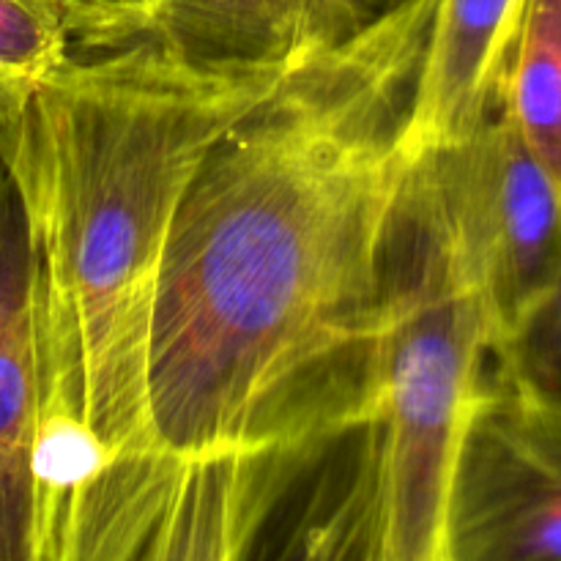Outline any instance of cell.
Masks as SVG:
<instances>
[{"instance_id": "obj_12", "label": "cell", "mask_w": 561, "mask_h": 561, "mask_svg": "<svg viewBox=\"0 0 561 561\" xmlns=\"http://www.w3.org/2000/svg\"><path fill=\"white\" fill-rule=\"evenodd\" d=\"M71 0H0V124L69 60Z\"/></svg>"}, {"instance_id": "obj_4", "label": "cell", "mask_w": 561, "mask_h": 561, "mask_svg": "<svg viewBox=\"0 0 561 561\" xmlns=\"http://www.w3.org/2000/svg\"><path fill=\"white\" fill-rule=\"evenodd\" d=\"M422 157L496 351L561 277V190L499 104L463 140Z\"/></svg>"}, {"instance_id": "obj_7", "label": "cell", "mask_w": 561, "mask_h": 561, "mask_svg": "<svg viewBox=\"0 0 561 561\" xmlns=\"http://www.w3.org/2000/svg\"><path fill=\"white\" fill-rule=\"evenodd\" d=\"M75 49L153 42L203 69H285L332 47L318 0H71Z\"/></svg>"}, {"instance_id": "obj_10", "label": "cell", "mask_w": 561, "mask_h": 561, "mask_svg": "<svg viewBox=\"0 0 561 561\" xmlns=\"http://www.w3.org/2000/svg\"><path fill=\"white\" fill-rule=\"evenodd\" d=\"M496 104L561 190V0L520 3Z\"/></svg>"}, {"instance_id": "obj_5", "label": "cell", "mask_w": 561, "mask_h": 561, "mask_svg": "<svg viewBox=\"0 0 561 561\" xmlns=\"http://www.w3.org/2000/svg\"><path fill=\"white\" fill-rule=\"evenodd\" d=\"M442 561H561V411L491 362L455 453Z\"/></svg>"}, {"instance_id": "obj_13", "label": "cell", "mask_w": 561, "mask_h": 561, "mask_svg": "<svg viewBox=\"0 0 561 561\" xmlns=\"http://www.w3.org/2000/svg\"><path fill=\"white\" fill-rule=\"evenodd\" d=\"M491 365L526 394L561 411V277L496 345Z\"/></svg>"}, {"instance_id": "obj_9", "label": "cell", "mask_w": 561, "mask_h": 561, "mask_svg": "<svg viewBox=\"0 0 561 561\" xmlns=\"http://www.w3.org/2000/svg\"><path fill=\"white\" fill-rule=\"evenodd\" d=\"M520 3L438 0L411 121L416 157L463 140L491 113Z\"/></svg>"}, {"instance_id": "obj_2", "label": "cell", "mask_w": 561, "mask_h": 561, "mask_svg": "<svg viewBox=\"0 0 561 561\" xmlns=\"http://www.w3.org/2000/svg\"><path fill=\"white\" fill-rule=\"evenodd\" d=\"M283 71L203 69L153 42L75 49L0 124L31 263L36 537L104 471L159 453L148 365L170 225L214 142Z\"/></svg>"}, {"instance_id": "obj_1", "label": "cell", "mask_w": 561, "mask_h": 561, "mask_svg": "<svg viewBox=\"0 0 561 561\" xmlns=\"http://www.w3.org/2000/svg\"><path fill=\"white\" fill-rule=\"evenodd\" d=\"M438 0L312 47L211 146L164 247L159 453L225 458L373 416L381 268Z\"/></svg>"}, {"instance_id": "obj_3", "label": "cell", "mask_w": 561, "mask_h": 561, "mask_svg": "<svg viewBox=\"0 0 561 561\" xmlns=\"http://www.w3.org/2000/svg\"><path fill=\"white\" fill-rule=\"evenodd\" d=\"M491 354L485 301L460 261L431 162L420 157L394 206L381 268L376 561H442L455 453Z\"/></svg>"}, {"instance_id": "obj_11", "label": "cell", "mask_w": 561, "mask_h": 561, "mask_svg": "<svg viewBox=\"0 0 561 561\" xmlns=\"http://www.w3.org/2000/svg\"><path fill=\"white\" fill-rule=\"evenodd\" d=\"M247 455L181 458L162 515L129 561H228Z\"/></svg>"}, {"instance_id": "obj_14", "label": "cell", "mask_w": 561, "mask_h": 561, "mask_svg": "<svg viewBox=\"0 0 561 561\" xmlns=\"http://www.w3.org/2000/svg\"><path fill=\"white\" fill-rule=\"evenodd\" d=\"M405 0H318L327 44H340L403 5Z\"/></svg>"}, {"instance_id": "obj_8", "label": "cell", "mask_w": 561, "mask_h": 561, "mask_svg": "<svg viewBox=\"0 0 561 561\" xmlns=\"http://www.w3.org/2000/svg\"><path fill=\"white\" fill-rule=\"evenodd\" d=\"M36 438L31 263L20 201L0 164V561H38L33 535Z\"/></svg>"}, {"instance_id": "obj_6", "label": "cell", "mask_w": 561, "mask_h": 561, "mask_svg": "<svg viewBox=\"0 0 561 561\" xmlns=\"http://www.w3.org/2000/svg\"><path fill=\"white\" fill-rule=\"evenodd\" d=\"M378 474L376 416L250 453L228 561H376Z\"/></svg>"}]
</instances>
